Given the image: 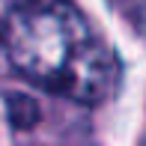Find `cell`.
I'll use <instances>...</instances> for the list:
<instances>
[{
  "label": "cell",
  "instance_id": "6da1fadb",
  "mask_svg": "<svg viewBox=\"0 0 146 146\" xmlns=\"http://www.w3.org/2000/svg\"><path fill=\"white\" fill-rule=\"evenodd\" d=\"M3 48L21 78L78 104L110 98L122 78L116 51L72 0H15Z\"/></svg>",
  "mask_w": 146,
  "mask_h": 146
},
{
  "label": "cell",
  "instance_id": "7a4b0ae2",
  "mask_svg": "<svg viewBox=\"0 0 146 146\" xmlns=\"http://www.w3.org/2000/svg\"><path fill=\"white\" fill-rule=\"evenodd\" d=\"M0 54H6V48H3V24H0Z\"/></svg>",
  "mask_w": 146,
  "mask_h": 146
}]
</instances>
